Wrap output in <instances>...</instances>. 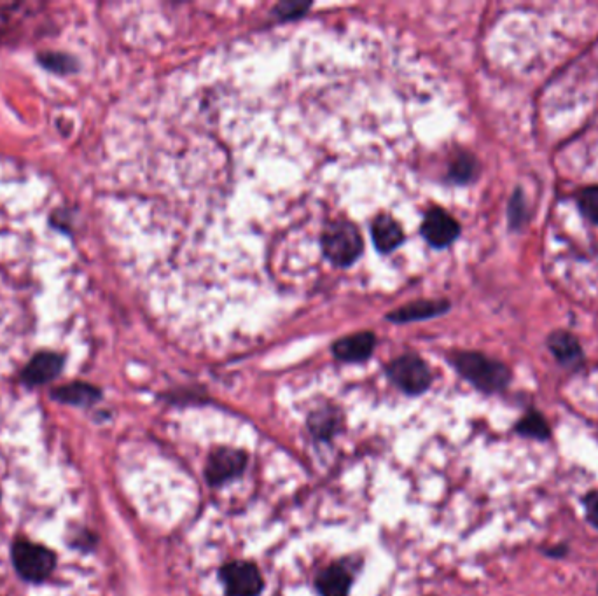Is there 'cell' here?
<instances>
[{
	"label": "cell",
	"mask_w": 598,
	"mask_h": 596,
	"mask_svg": "<svg viewBox=\"0 0 598 596\" xmlns=\"http://www.w3.org/2000/svg\"><path fill=\"white\" fill-rule=\"evenodd\" d=\"M375 343V336L371 333L355 334L338 341L333 352L341 362H364L373 354Z\"/></svg>",
	"instance_id": "obj_9"
},
{
	"label": "cell",
	"mask_w": 598,
	"mask_h": 596,
	"mask_svg": "<svg viewBox=\"0 0 598 596\" xmlns=\"http://www.w3.org/2000/svg\"><path fill=\"white\" fill-rule=\"evenodd\" d=\"M65 366V357L56 352H39L32 361L28 362L27 368L23 369V382L27 385H44L62 373Z\"/></svg>",
	"instance_id": "obj_7"
},
{
	"label": "cell",
	"mask_w": 598,
	"mask_h": 596,
	"mask_svg": "<svg viewBox=\"0 0 598 596\" xmlns=\"http://www.w3.org/2000/svg\"><path fill=\"white\" fill-rule=\"evenodd\" d=\"M226 596H259L265 590V579L261 570L251 562L226 563L219 570Z\"/></svg>",
	"instance_id": "obj_3"
},
{
	"label": "cell",
	"mask_w": 598,
	"mask_h": 596,
	"mask_svg": "<svg viewBox=\"0 0 598 596\" xmlns=\"http://www.w3.org/2000/svg\"><path fill=\"white\" fill-rule=\"evenodd\" d=\"M453 366L467 382L485 394L501 392L511 382V371L508 366L476 352H462L455 355Z\"/></svg>",
	"instance_id": "obj_1"
},
{
	"label": "cell",
	"mask_w": 598,
	"mask_h": 596,
	"mask_svg": "<svg viewBox=\"0 0 598 596\" xmlns=\"http://www.w3.org/2000/svg\"><path fill=\"white\" fill-rule=\"evenodd\" d=\"M578 203L581 212H583L590 221L598 224V186L583 189V191L579 193Z\"/></svg>",
	"instance_id": "obj_15"
},
{
	"label": "cell",
	"mask_w": 598,
	"mask_h": 596,
	"mask_svg": "<svg viewBox=\"0 0 598 596\" xmlns=\"http://www.w3.org/2000/svg\"><path fill=\"white\" fill-rule=\"evenodd\" d=\"M460 235L459 222L443 208L432 207L422 222V238L434 249L450 247Z\"/></svg>",
	"instance_id": "obj_6"
},
{
	"label": "cell",
	"mask_w": 598,
	"mask_h": 596,
	"mask_svg": "<svg viewBox=\"0 0 598 596\" xmlns=\"http://www.w3.org/2000/svg\"><path fill=\"white\" fill-rule=\"evenodd\" d=\"M100 390L93 387L90 383H70L65 387H60L53 392L56 401L72 404V406H91L100 399Z\"/></svg>",
	"instance_id": "obj_12"
},
{
	"label": "cell",
	"mask_w": 598,
	"mask_h": 596,
	"mask_svg": "<svg viewBox=\"0 0 598 596\" xmlns=\"http://www.w3.org/2000/svg\"><path fill=\"white\" fill-rule=\"evenodd\" d=\"M565 553H567V548L546 549V555L548 556H564Z\"/></svg>",
	"instance_id": "obj_18"
},
{
	"label": "cell",
	"mask_w": 598,
	"mask_h": 596,
	"mask_svg": "<svg viewBox=\"0 0 598 596\" xmlns=\"http://www.w3.org/2000/svg\"><path fill=\"white\" fill-rule=\"evenodd\" d=\"M352 583V572L345 565L334 563L320 572L315 579V588L320 596H348Z\"/></svg>",
	"instance_id": "obj_8"
},
{
	"label": "cell",
	"mask_w": 598,
	"mask_h": 596,
	"mask_svg": "<svg viewBox=\"0 0 598 596\" xmlns=\"http://www.w3.org/2000/svg\"><path fill=\"white\" fill-rule=\"evenodd\" d=\"M341 427V413L331 406L315 409L308 416V429L319 441H331Z\"/></svg>",
	"instance_id": "obj_11"
},
{
	"label": "cell",
	"mask_w": 598,
	"mask_h": 596,
	"mask_svg": "<svg viewBox=\"0 0 598 596\" xmlns=\"http://www.w3.org/2000/svg\"><path fill=\"white\" fill-rule=\"evenodd\" d=\"M37 62L41 63L44 69L55 74H76L79 70V62L72 55L67 53H53V51H46V53H39L37 55Z\"/></svg>",
	"instance_id": "obj_14"
},
{
	"label": "cell",
	"mask_w": 598,
	"mask_h": 596,
	"mask_svg": "<svg viewBox=\"0 0 598 596\" xmlns=\"http://www.w3.org/2000/svg\"><path fill=\"white\" fill-rule=\"evenodd\" d=\"M13 563L23 579L37 583L51 576L55 569V556L49 549L32 542H16L13 548Z\"/></svg>",
	"instance_id": "obj_4"
},
{
	"label": "cell",
	"mask_w": 598,
	"mask_h": 596,
	"mask_svg": "<svg viewBox=\"0 0 598 596\" xmlns=\"http://www.w3.org/2000/svg\"><path fill=\"white\" fill-rule=\"evenodd\" d=\"M586 520L598 528V492L588 493L585 499Z\"/></svg>",
	"instance_id": "obj_17"
},
{
	"label": "cell",
	"mask_w": 598,
	"mask_h": 596,
	"mask_svg": "<svg viewBox=\"0 0 598 596\" xmlns=\"http://www.w3.org/2000/svg\"><path fill=\"white\" fill-rule=\"evenodd\" d=\"M515 430L520 436L539 439V441H546L551 436L550 425L537 411H529L527 415L523 416L522 420L516 423Z\"/></svg>",
	"instance_id": "obj_13"
},
{
	"label": "cell",
	"mask_w": 598,
	"mask_h": 596,
	"mask_svg": "<svg viewBox=\"0 0 598 596\" xmlns=\"http://www.w3.org/2000/svg\"><path fill=\"white\" fill-rule=\"evenodd\" d=\"M446 303H431V301H422L418 305L410 306V308H404L403 315L404 319H424V317H432V315H438V313L445 312Z\"/></svg>",
	"instance_id": "obj_16"
},
{
	"label": "cell",
	"mask_w": 598,
	"mask_h": 596,
	"mask_svg": "<svg viewBox=\"0 0 598 596\" xmlns=\"http://www.w3.org/2000/svg\"><path fill=\"white\" fill-rule=\"evenodd\" d=\"M548 347H550L551 354L555 355V359L565 368H578L585 359L578 338L574 334L565 333V331L551 334L548 338Z\"/></svg>",
	"instance_id": "obj_10"
},
{
	"label": "cell",
	"mask_w": 598,
	"mask_h": 596,
	"mask_svg": "<svg viewBox=\"0 0 598 596\" xmlns=\"http://www.w3.org/2000/svg\"><path fill=\"white\" fill-rule=\"evenodd\" d=\"M387 376L397 389L408 396H420L431 387L432 373L429 366L417 355H403L390 364Z\"/></svg>",
	"instance_id": "obj_2"
},
{
	"label": "cell",
	"mask_w": 598,
	"mask_h": 596,
	"mask_svg": "<svg viewBox=\"0 0 598 596\" xmlns=\"http://www.w3.org/2000/svg\"><path fill=\"white\" fill-rule=\"evenodd\" d=\"M249 462L247 453L235 448H217L210 453L205 467V478L212 486H221L238 478Z\"/></svg>",
	"instance_id": "obj_5"
}]
</instances>
